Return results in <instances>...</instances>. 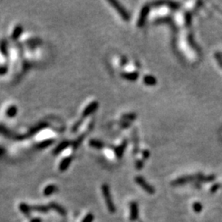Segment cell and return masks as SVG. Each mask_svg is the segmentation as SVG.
I'll use <instances>...</instances> for the list:
<instances>
[{
  "label": "cell",
  "mask_w": 222,
  "mask_h": 222,
  "mask_svg": "<svg viewBox=\"0 0 222 222\" xmlns=\"http://www.w3.org/2000/svg\"><path fill=\"white\" fill-rule=\"evenodd\" d=\"M102 193H103L104 198H105V201L106 203L107 208L110 213H114L115 212V207H114V204L111 198V195H110V188L109 186L107 185L106 183H105L102 185Z\"/></svg>",
  "instance_id": "6da1fadb"
},
{
  "label": "cell",
  "mask_w": 222,
  "mask_h": 222,
  "mask_svg": "<svg viewBox=\"0 0 222 222\" xmlns=\"http://www.w3.org/2000/svg\"><path fill=\"white\" fill-rule=\"evenodd\" d=\"M108 2H109V3H110V4L112 5L113 8H114L117 12H119V14L120 15V17L123 18L124 21H128L130 20V15H129V13L128 12V11L125 9L122 6L119 2L114 1V0H110V1H108Z\"/></svg>",
  "instance_id": "7a4b0ae2"
},
{
  "label": "cell",
  "mask_w": 222,
  "mask_h": 222,
  "mask_svg": "<svg viewBox=\"0 0 222 222\" xmlns=\"http://www.w3.org/2000/svg\"><path fill=\"white\" fill-rule=\"evenodd\" d=\"M135 181L147 193H149V194H154L155 193V189L152 185H150L149 183L146 182V180H144L142 176L135 177Z\"/></svg>",
  "instance_id": "3957f363"
},
{
  "label": "cell",
  "mask_w": 222,
  "mask_h": 222,
  "mask_svg": "<svg viewBox=\"0 0 222 222\" xmlns=\"http://www.w3.org/2000/svg\"><path fill=\"white\" fill-rule=\"evenodd\" d=\"M150 9H151V7L148 4L143 6V8L141 10V13L140 16H139V18H138V21H137V27H142L143 26L145 25L146 18L148 17V14H149Z\"/></svg>",
  "instance_id": "277c9868"
},
{
  "label": "cell",
  "mask_w": 222,
  "mask_h": 222,
  "mask_svg": "<svg viewBox=\"0 0 222 222\" xmlns=\"http://www.w3.org/2000/svg\"><path fill=\"white\" fill-rule=\"evenodd\" d=\"M98 106H99V104L96 101H93L91 102L88 106L85 108V110H83V113H82V118H86L90 114H91L92 113H94L95 110H97Z\"/></svg>",
  "instance_id": "5b68a950"
},
{
  "label": "cell",
  "mask_w": 222,
  "mask_h": 222,
  "mask_svg": "<svg viewBox=\"0 0 222 222\" xmlns=\"http://www.w3.org/2000/svg\"><path fill=\"white\" fill-rule=\"evenodd\" d=\"M193 180H197L196 178V174L195 175H189V176H183L180 177L179 179H177L176 180H174L172 184L173 185H182V184H184L186 183L189 182V181H192Z\"/></svg>",
  "instance_id": "8992f818"
},
{
  "label": "cell",
  "mask_w": 222,
  "mask_h": 222,
  "mask_svg": "<svg viewBox=\"0 0 222 222\" xmlns=\"http://www.w3.org/2000/svg\"><path fill=\"white\" fill-rule=\"evenodd\" d=\"M138 218V206L137 202H133L130 203V220L135 221Z\"/></svg>",
  "instance_id": "52a82bcc"
},
{
  "label": "cell",
  "mask_w": 222,
  "mask_h": 222,
  "mask_svg": "<svg viewBox=\"0 0 222 222\" xmlns=\"http://www.w3.org/2000/svg\"><path fill=\"white\" fill-rule=\"evenodd\" d=\"M127 144H128V141L124 140L119 146L114 148V152H115V155L118 159H121V157L123 156L125 148L127 147Z\"/></svg>",
  "instance_id": "ba28073f"
},
{
  "label": "cell",
  "mask_w": 222,
  "mask_h": 222,
  "mask_svg": "<svg viewBox=\"0 0 222 222\" xmlns=\"http://www.w3.org/2000/svg\"><path fill=\"white\" fill-rule=\"evenodd\" d=\"M121 77L124 79L131 81V82H135L136 80L139 77V73L137 72H132V73H122Z\"/></svg>",
  "instance_id": "9c48e42d"
},
{
  "label": "cell",
  "mask_w": 222,
  "mask_h": 222,
  "mask_svg": "<svg viewBox=\"0 0 222 222\" xmlns=\"http://www.w3.org/2000/svg\"><path fill=\"white\" fill-rule=\"evenodd\" d=\"M143 82L147 86H155L157 83L156 78L152 75H146L143 77Z\"/></svg>",
  "instance_id": "30bf717a"
},
{
  "label": "cell",
  "mask_w": 222,
  "mask_h": 222,
  "mask_svg": "<svg viewBox=\"0 0 222 222\" xmlns=\"http://www.w3.org/2000/svg\"><path fill=\"white\" fill-rule=\"evenodd\" d=\"M89 144H90V146L94 147V148H96V149H101L105 146V144L99 140H95V139H92V140L90 141Z\"/></svg>",
  "instance_id": "8fae6325"
},
{
  "label": "cell",
  "mask_w": 222,
  "mask_h": 222,
  "mask_svg": "<svg viewBox=\"0 0 222 222\" xmlns=\"http://www.w3.org/2000/svg\"><path fill=\"white\" fill-rule=\"evenodd\" d=\"M71 161H72V158L71 157H67V158H65L63 161L61 162L60 164V166H59V169H60L61 171H64L65 170H67L68 166H69V164H70Z\"/></svg>",
  "instance_id": "7c38bea8"
},
{
  "label": "cell",
  "mask_w": 222,
  "mask_h": 222,
  "mask_svg": "<svg viewBox=\"0 0 222 222\" xmlns=\"http://www.w3.org/2000/svg\"><path fill=\"white\" fill-rule=\"evenodd\" d=\"M136 118H137V114H133V113L125 114H124V115L122 116L123 121H127V122L133 121V120L136 119Z\"/></svg>",
  "instance_id": "4fadbf2b"
},
{
  "label": "cell",
  "mask_w": 222,
  "mask_h": 222,
  "mask_svg": "<svg viewBox=\"0 0 222 222\" xmlns=\"http://www.w3.org/2000/svg\"><path fill=\"white\" fill-rule=\"evenodd\" d=\"M55 190H56L55 186L49 185L48 186V187H46L45 189L44 193H45V195H50L51 193H53V192H55Z\"/></svg>",
  "instance_id": "5bb4252c"
},
{
  "label": "cell",
  "mask_w": 222,
  "mask_h": 222,
  "mask_svg": "<svg viewBox=\"0 0 222 222\" xmlns=\"http://www.w3.org/2000/svg\"><path fill=\"white\" fill-rule=\"evenodd\" d=\"M192 208H193V210L196 213H200L202 210V204L200 202H196L193 203V206H192Z\"/></svg>",
  "instance_id": "9a60e30c"
},
{
  "label": "cell",
  "mask_w": 222,
  "mask_h": 222,
  "mask_svg": "<svg viewBox=\"0 0 222 222\" xmlns=\"http://www.w3.org/2000/svg\"><path fill=\"white\" fill-rule=\"evenodd\" d=\"M185 23L188 27L192 24V13L191 12H186Z\"/></svg>",
  "instance_id": "2e32d148"
},
{
  "label": "cell",
  "mask_w": 222,
  "mask_h": 222,
  "mask_svg": "<svg viewBox=\"0 0 222 222\" xmlns=\"http://www.w3.org/2000/svg\"><path fill=\"white\" fill-rule=\"evenodd\" d=\"M188 39H189V44H190V45L192 46L193 49H195L196 50H198V47L197 46V45H196V43H195L194 40H193V37H192V35H189V37H188Z\"/></svg>",
  "instance_id": "e0dca14e"
},
{
  "label": "cell",
  "mask_w": 222,
  "mask_h": 222,
  "mask_svg": "<svg viewBox=\"0 0 222 222\" xmlns=\"http://www.w3.org/2000/svg\"><path fill=\"white\" fill-rule=\"evenodd\" d=\"M215 58H216V61H217V63L219 64V66L222 68V55L219 52H216V54H215Z\"/></svg>",
  "instance_id": "ac0fdd59"
},
{
  "label": "cell",
  "mask_w": 222,
  "mask_h": 222,
  "mask_svg": "<svg viewBox=\"0 0 222 222\" xmlns=\"http://www.w3.org/2000/svg\"><path fill=\"white\" fill-rule=\"evenodd\" d=\"M68 144H69V143L67 142H65L62 143L61 145H59V146H58V148H57V149L55 150V152H56V153H57V152H60V151H62V150H63V149H64V148H66V147H67V146H68Z\"/></svg>",
  "instance_id": "d6986e66"
},
{
  "label": "cell",
  "mask_w": 222,
  "mask_h": 222,
  "mask_svg": "<svg viewBox=\"0 0 222 222\" xmlns=\"http://www.w3.org/2000/svg\"><path fill=\"white\" fill-rule=\"evenodd\" d=\"M20 208H21V210L22 212H24L25 214H28L29 213V207L27 206V205H25V204H21V206H20Z\"/></svg>",
  "instance_id": "ffe728a7"
},
{
  "label": "cell",
  "mask_w": 222,
  "mask_h": 222,
  "mask_svg": "<svg viewBox=\"0 0 222 222\" xmlns=\"http://www.w3.org/2000/svg\"><path fill=\"white\" fill-rule=\"evenodd\" d=\"M94 220V216L92 214H88L87 216H86L85 219L83 220V222H92Z\"/></svg>",
  "instance_id": "44dd1931"
},
{
  "label": "cell",
  "mask_w": 222,
  "mask_h": 222,
  "mask_svg": "<svg viewBox=\"0 0 222 222\" xmlns=\"http://www.w3.org/2000/svg\"><path fill=\"white\" fill-rule=\"evenodd\" d=\"M143 165H144V163H143V161H142V160H138V161H136V169H137V170H141L142 168L143 167Z\"/></svg>",
  "instance_id": "7402d4cb"
},
{
  "label": "cell",
  "mask_w": 222,
  "mask_h": 222,
  "mask_svg": "<svg viewBox=\"0 0 222 222\" xmlns=\"http://www.w3.org/2000/svg\"><path fill=\"white\" fill-rule=\"evenodd\" d=\"M130 122H127V121H123L120 124V127H121L122 128H128L130 127Z\"/></svg>",
  "instance_id": "603a6c76"
},
{
  "label": "cell",
  "mask_w": 222,
  "mask_h": 222,
  "mask_svg": "<svg viewBox=\"0 0 222 222\" xmlns=\"http://www.w3.org/2000/svg\"><path fill=\"white\" fill-rule=\"evenodd\" d=\"M150 156V152L148 150H144L142 152V157L144 160H147Z\"/></svg>",
  "instance_id": "cb8c5ba5"
},
{
  "label": "cell",
  "mask_w": 222,
  "mask_h": 222,
  "mask_svg": "<svg viewBox=\"0 0 222 222\" xmlns=\"http://www.w3.org/2000/svg\"><path fill=\"white\" fill-rule=\"evenodd\" d=\"M220 185L219 183H217V184H215V185H213L211 188V192H212V193H214V192H216L218 189H220Z\"/></svg>",
  "instance_id": "d4e9b609"
},
{
  "label": "cell",
  "mask_w": 222,
  "mask_h": 222,
  "mask_svg": "<svg viewBox=\"0 0 222 222\" xmlns=\"http://www.w3.org/2000/svg\"><path fill=\"white\" fill-rule=\"evenodd\" d=\"M127 63H128V60H127V58H122L121 64L123 65V66H124L125 64H127Z\"/></svg>",
  "instance_id": "484cf974"
}]
</instances>
